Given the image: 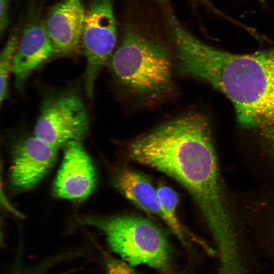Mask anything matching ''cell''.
I'll return each mask as SVG.
<instances>
[{"instance_id":"1","label":"cell","mask_w":274,"mask_h":274,"mask_svg":"<svg viewBox=\"0 0 274 274\" xmlns=\"http://www.w3.org/2000/svg\"><path fill=\"white\" fill-rule=\"evenodd\" d=\"M134 161L173 178L190 193L220 247L232 245L235 224L220 174L209 126L191 113L139 137L128 145Z\"/></svg>"},{"instance_id":"2","label":"cell","mask_w":274,"mask_h":274,"mask_svg":"<svg viewBox=\"0 0 274 274\" xmlns=\"http://www.w3.org/2000/svg\"><path fill=\"white\" fill-rule=\"evenodd\" d=\"M175 54L182 73L206 82L230 100L238 122L260 135L274 160V47L233 54L188 32L176 42Z\"/></svg>"},{"instance_id":"3","label":"cell","mask_w":274,"mask_h":274,"mask_svg":"<svg viewBox=\"0 0 274 274\" xmlns=\"http://www.w3.org/2000/svg\"><path fill=\"white\" fill-rule=\"evenodd\" d=\"M174 52L163 13L155 0H126L120 39L110 60L115 79L129 92L145 97L173 88Z\"/></svg>"},{"instance_id":"4","label":"cell","mask_w":274,"mask_h":274,"mask_svg":"<svg viewBox=\"0 0 274 274\" xmlns=\"http://www.w3.org/2000/svg\"><path fill=\"white\" fill-rule=\"evenodd\" d=\"M100 229L110 249L132 266L144 265L162 272L170 270L172 250L164 232L140 217L119 216L88 219Z\"/></svg>"},{"instance_id":"5","label":"cell","mask_w":274,"mask_h":274,"mask_svg":"<svg viewBox=\"0 0 274 274\" xmlns=\"http://www.w3.org/2000/svg\"><path fill=\"white\" fill-rule=\"evenodd\" d=\"M117 25L112 0H90L81 38L86 59L85 90L92 98L96 78L116 47Z\"/></svg>"},{"instance_id":"6","label":"cell","mask_w":274,"mask_h":274,"mask_svg":"<svg viewBox=\"0 0 274 274\" xmlns=\"http://www.w3.org/2000/svg\"><path fill=\"white\" fill-rule=\"evenodd\" d=\"M89 126L82 99L74 94H64L44 102L35 125L34 135L58 149L70 142L81 141Z\"/></svg>"},{"instance_id":"7","label":"cell","mask_w":274,"mask_h":274,"mask_svg":"<svg viewBox=\"0 0 274 274\" xmlns=\"http://www.w3.org/2000/svg\"><path fill=\"white\" fill-rule=\"evenodd\" d=\"M96 183L94 166L81 141L66 144L54 181L53 194L61 199L82 200L92 193Z\"/></svg>"},{"instance_id":"8","label":"cell","mask_w":274,"mask_h":274,"mask_svg":"<svg viewBox=\"0 0 274 274\" xmlns=\"http://www.w3.org/2000/svg\"><path fill=\"white\" fill-rule=\"evenodd\" d=\"M57 150L35 135L16 144L10 171L13 188L24 191L35 187L52 166Z\"/></svg>"},{"instance_id":"9","label":"cell","mask_w":274,"mask_h":274,"mask_svg":"<svg viewBox=\"0 0 274 274\" xmlns=\"http://www.w3.org/2000/svg\"><path fill=\"white\" fill-rule=\"evenodd\" d=\"M55 54L44 20L32 14L20 35L14 58L12 74L16 87L21 89L30 75Z\"/></svg>"},{"instance_id":"10","label":"cell","mask_w":274,"mask_h":274,"mask_svg":"<svg viewBox=\"0 0 274 274\" xmlns=\"http://www.w3.org/2000/svg\"><path fill=\"white\" fill-rule=\"evenodd\" d=\"M85 11L81 0H61L49 9L44 24L56 54H72L81 48Z\"/></svg>"},{"instance_id":"11","label":"cell","mask_w":274,"mask_h":274,"mask_svg":"<svg viewBox=\"0 0 274 274\" xmlns=\"http://www.w3.org/2000/svg\"><path fill=\"white\" fill-rule=\"evenodd\" d=\"M114 183L127 199L146 211L161 217L157 190L145 176L129 168H121L115 173Z\"/></svg>"},{"instance_id":"12","label":"cell","mask_w":274,"mask_h":274,"mask_svg":"<svg viewBox=\"0 0 274 274\" xmlns=\"http://www.w3.org/2000/svg\"><path fill=\"white\" fill-rule=\"evenodd\" d=\"M159 200L161 218L185 246H187L185 231L180 222L177 214L178 195L174 190L168 186L161 185L157 189Z\"/></svg>"},{"instance_id":"13","label":"cell","mask_w":274,"mask_h":274,"mask_svg":"<svg viewBox=\"0 0 274 274\" xmlns=\"http://www.w3.org/2000/svg\"><path fill=\"white\" fill-rule=\"evenodd\" d=\"M20 36L16 31L7 40L2 50L0 56V101L2 104L7 98L9 82L13 73L15 56L18 46Z\"/></svg>"},{"instance_id":"14","label":"cell","mask_w":274,"mask_h":274,"mask_svg":"<svg viewBox=\"0 0 274 274\" xmlns=\"http://www.w3.org/2000/svg\"><path fill=\"white\" fill-rule=\"evenodd\" d=\"M105 264V274H138L133 266L121 259L107 256Z\"/></svg>"},{"instance_id":"15","label":"cell","mask_w":274,"mask_h":274,"mask_svg":"<svg viewBox=\"0 0 274 274\" xmlns=\"http://www.w3.org/2000/svg\"><path fill=\"white\" fill-rule=\"evenodd\" d=\"M0 34L2 36L5 32L9 24L10 0H0Z\"/></svg>"},{"instance_id":"16","label":"cell","mask_w":274,"mask_h":274,"mask_svg":"<svg viewBox=\"0 0 274 274\" xmlns=\"http://www.w3.org/2000/svg\"><path fill=\"white\" fill-rule=\"evenodd\" d=\"M164 274H190L187 272H172L170 270H169L167 272H164Z\"/></svg>"},{"instance_id":"17","label":"cell","mask_w":274,"mask_h":274,"mask_svg":"<svg viewBox=\"0 0 274 274\" xmlns=\"http://www.w3.org/2000/svg\"><path fill=\"white\" fill-rule=\"evenodd\" d=\"M17 274H34L32 273H17Z\"/></svg>"}]
</instances>
